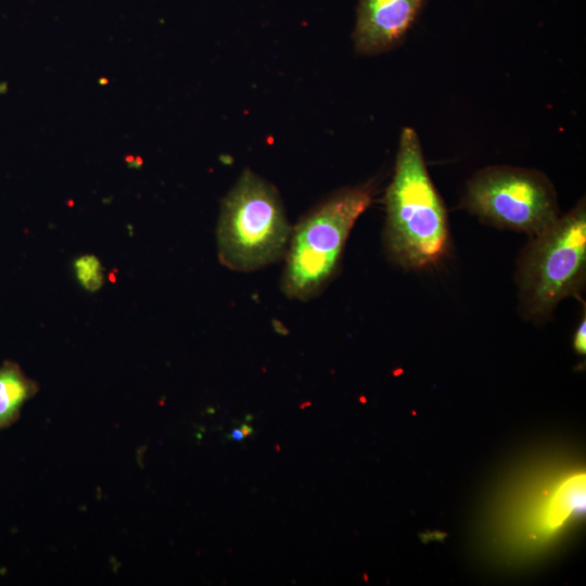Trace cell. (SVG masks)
Here are the masks:
<instances>
[{
    "mask_svg": "<svg viewBox=\"0 0 586 586\" xmlns=\"http://www.w3.org/2000/svg\"><path fill=\"white\" fill-rule=\"evenodd\" d=\"M240 430L242 431L244 436H249L254 433V429L247 423H242Z\"/></svg>",
    "mask_w": 586,
    "mask_h": 586,
    "instance_id": "cell-12",
    "label": "cell"
},
{
    "mask_svg": "<svg viewBox=\"0 0 586 586\" xmlns=\"http://www.w3.org/2000/svg\"><path fill=\"white\" fill-rule=\"evenodd\" d=\"M107 82H109V79H106V78H100L99 79L100 85H106Z\"/></svg>",
    "mask_w": 586,
    "mask_h": 586,
    "instance_id": "cell-13",
    "label": "cell"
},
{
    "mask_svg": "<svg viewBox=\"0 0 586 586\" xmlns=\"http://www.w3.org/2000/svg\"><path fill=\"white\" fill-rule=\"evenodd\" d=\"M291 230L278 190L245 169L221 202L216 232L219 260L241 272L269 266L284 256Z\"/></svg>",
    "mask_w": 586,
    "mask_h": 586,
    "instance_id": "cell-3",
    "label": "cell"
},
{
    "mask_svg": "<svg viewBox=\"0 0 586 586\" xmlns=\"http://www.w3.org/2000/svg\"><path fill=\"white\" fill-rule=\"evenodd\" d=\"M586 276V207L581 200L533 237L519 267V294L530 319H545L561 300L579 293Z\"/></svg>",
    "mask_w": 586,
    "mask_h": 586,
    "instance_id": "cell-4",
    "label": "cell"
},
{
    "mask_svg": "<svg viewBox=\"0 0 586 586\" xmlns=\"http://www.w3.org/2000/svg\"><path fill=\"white\" fill-rule=\"evenodd\" d=\"M74 267L77 279L86 290L94 292L102 286L101 265L95 256H81L75 260Z\"/></svg>",
    "mask_w": 586,
    "mask_h": 586,
    "instance_id": "cell-9",
    "label": "cell"
},
{
    "mask_svg": "<svg viewBox=\"0 0 586 586\" xmlns=\"http://www.w3.org/2000/svg\"><path fill=\"white\" fill-rule=\"evenodd\" d=\"M573 346H574V349L578 354L581 355L585 354L586 352V317L585 315L583 316L575 331Z\"/></svg>",
    "mask_w": 586,
    "mask_h": 586,
    "instance_id": "cell-10",
    "label": "cell"
},
{
    "mask_svg": "<svg viewBox=\"0 0 586 586\" xmlns=\"http://www.w3.org/2000/svg\"><path fill=\"white\" fill-rule=\"evenodd\" d=\"M384 245L405 268H424L444 255L448 242L447 213L422 154L419 136L403 129L392 182L384 198Z\"/></svg>",
    "mask_w": 586,
    "mask_h": 586,
    "instance_id": "cell-1",
    "label": "cell"
},
{
    "mask_svg": "<svg viewBox=\"0 0 586 586\" xmlns=\"http://www.w3.org/2000/svg\"><path fill=\"white\" fill-rule=\"evenodd\" d=\"M462 206L493 226L532 237L559 217L557 193L540 171L511 166H491L468 182Z\"/></svg>",
    "mask_w": 586,
    "mask_h": 586,
    "instance_id": "cell-5",
    "label": "cell"
},
{
    "mask_svg": "<svg viewBox=\"0 0 586 586\" xmlns=\"http://www.w3.org/2000/svg\"><path fill=\"white\" fill-rule=\"evenodd\" d=\"M585 506V475L578 474L563 482L549 501L546 524L550 528L559 527L574 512Z\"/></svg>",
    "mask_w": 586,
    "mask_h": 586,
    "instance_id": "cell-8",
    "label": "cell"
},
{
    "mask_svg": "<svg viewBox=\"0 0 586 586\" xmlns=\"http://www.w3.org/2000/svg\"><path fill=\"white\" fill-rule=\"evenodd\" d=\"M244 437L242 431L239 429H234L230 434V440L232 441H243Z\"/></svg>",
    "mask_w": 586,
    "mask_h": 586,
    "instance_id": "cell-11",
    "label": "cell"
},
{
    "mask_svg": "<svg viewBox=\"0 0 586 586\" xmlns=\"http://www.w3.org/2000/svg\"><path fill=\"white\" fill-rule=\"evenodd\" d=\"M35 391L34 383L16 365L7 364L0 368V425L11 423Z\"/></svg>",
    "mask_w": 586,
    "mask_h": 586,
    "instance_id": "cell-7",
    "label": "cell"
},
{
    "mask_svg": "<svg viewBox=\"0 0 586 586\" xmlns=\"http://www.w3.org/2000/svg\"><path fill=\"white\" fill-rule=\"evenodd\" d=\"M253 419H254V417L252 415H246L245 416L246 421H252Z\"/></svg>",
    "mask_w": 586,
    "mask_h": 586,
    "instance_id": "cell-14",
    "label": "cell"
},
{
    "mask_svg": "<svg viewBox=\"0 0 586 586\" xmlns=\"http://www.w3.org/2000/svg\"><path fill=\"white\" fill-rule=\"evenodd\" d=\"M425 0H359L353 33L355 50L377 55L400 43Z\"/></svg>",
    "mask_w": 586,
    "mask_h": 586,
    "instance_id": "cell-6",
    "label": "cell"
},
{
    "mask_svg": "<svg viewBox=\"0 0 586 586\" xmlns=\"http://www.w3.org/2000/svg\"><path fill=\"white\" fill-rule=\"evenodd\" d=\"M372 196L370 184L344 188L297 221L284 254L281 289L285 296L308 301L327 286L336 273L353 226Z\"/></svg>",
    "mask_w": 586,
    "mask_h": 586,
    "instance_id": "cell-2",
    "label": "cell"
}]
</instances>
